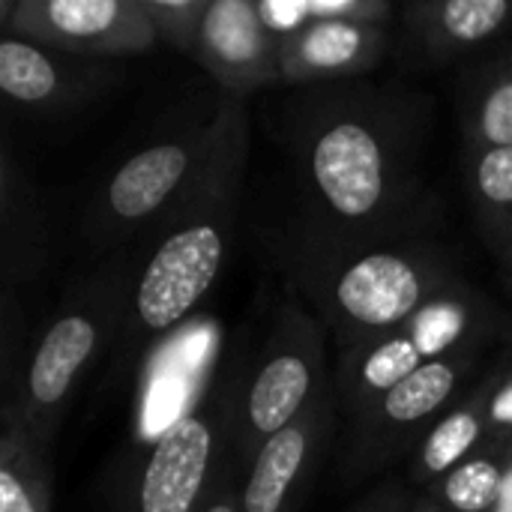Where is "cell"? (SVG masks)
Returning a JSON list of instances; mask_svg holds the SVG:
<instances>
[{
  "instance_id": "1",
  "label": "cell",
  "mask_w": 512,
  "mask_h": 512,
  "mask_svg": "<svg viewBox=\"0 0 512 512\" xmlns=\"http://www.w3.org/2000/svg\"><path fill=\"white\" fill-rule=\"evenodd\" d=\"M429 93L402 81L294 87L276 132L297 189L294 249H354L432 237Z\"/></svg>"
},
{
  "instance_id": "10",
  "label": "cell",
  "mask_w": 512,
  "mask_h": 512,
  "mask_svg": "<svg viewBox=\"0 0 512 512\" xmlns=\"http://www.w3.org/2000/svg\"><path fill=\"white\" fill-rule=\"evenodd\" d=\"M510 33L512 0H414L396 12L393 51L402 66L441 72Z\"/></svg>"
},
{
  "instance_id": "28",
  "label": "cell",
  "mask_w": 512,
  "mask_h": 512,
  "mask_svg": "<svg viewBox=\"0 0 512 512\" xmlns=\"http://www.w3.org/2000/svg\"><path fill=\"white\" fill-rule=\"evenodd\" d=\"M408 512H447V510H444V504H441L432 492H423V495H417V498L411 501V510Z\"/></svg>"
},
{
  "instance_id": "16",
  "label": "cell",
  "mask_w": 512,
  "mask_h": 512,
  "mask_svg": "<svg viewBox=\"0 0 512 512\" xmlns=\"http://www.w3.org/2000/svg\"><path fill=\"white\" fill-rule=\"evenodd\" d=\"M504 360L492 363L480 381L429 429V435L420 441V447L411 453L408 480L423 489L435 492L450 471H456L465 459H471L480 447L492 441L495 429V393L501 384Z\"/></svg>"
},
{
  "instance_id": "13",
  "label": "cell",
  "mask_w": 512,
  "mask_h": 512,
  "mask_svg": "<svg viewBox=\"0 0 512 512\" xmlns=\"http://www.w3.org/2000/svg\"><path fill=\"white\" fill-rule=\"evenodd\" d=\"M195 60L237 99L282 84L279 39L267 30L258 0H210Z\"/></svg>"
},
{
  "instance_id": "20",
  "label": "cell",
  "mask_w": 512,
  "mask_h": 512,
  "mask_svg": "<svg viewBox=\"0 0 512 512\" xmlns=\"http://www.w3.org/2000/svg\"><path fill=\"white\" fill-rule=\"evenodd\" d=\"M465 183L483 243L501 261L512 243V147L465 153Z\"/></svg>"
},
{
  "instance_id": "14",
  "label": "cell",
  "mask_w": 512,
  "mask_h": 512,
  "mask_svg": "<svg viewBox=\"0 0 512 512\" xmlns=\"http://www.w3.org/2000/svg\"><path fill=\"white\" fill-rule=\"evenodd\" d=\"M396 24L363 21H309L297 33L279 39L282 84L315 87L372 75L393 54Z\"/></svg>"
},
{
  "instance_id": "25",
  "label": "cell",
  "mask_w": 512,
  "mask_h": 512,
  "mask_svg": "<svg viewBox=\"0 0 512 512\" xmlns=\"http://www.w3.org/2000/svg\"><path fill=\"white\" fill-rule=\"evenodd\" d=\"M240 477L234 474V468L225 462L222 474L213 486V492L207 495V504L201 512H240Z\"/></svg>"
},
{
  "instance_id": "15",
  "label": "cell",
  "mask_w": 512,
  "mask_h": 512,
  "mask_svg": "<svg viewBox=\"0 0 512 512\" xmlns=\"http://www.w3.org/2000/svg\"><path fill=\"white\" fill-rule=\"evenodd\" d=\"M57 219L48 192L0 150V288L18 291L39 282L57 261Z\"/></svg>"
},
{
  "instance_id": "8",
  "label": "cell",
  "mask_w": 512,
  "mask_h": 512,
  "mask_svg": "<svg viewBox=\"0 0 512 512\" xmlns=\"http://www.w3.org/2000/svg\"><path fill=\"white\" fill-rule=\"evenodd\" d=\"M225 453L228 393L222 372H216L198 402L144 444L114 512H201L222 474Z\"/></svg>"
},
{
  "instance_id": "19",
  "label": "cell",
  "mask_w": 512,
  "mask_h": 512,
  "mask_svg": "<svg viewBox=\"0 0 512 512\" xmlns=\"http://www.w3.org/2000/svg\"><path fill=\"white\" fill-rule=\"evenodd\" d=\"M51 453L18 423L0 417V512H51Z\"/></svg>"
},
{
  "instance_id": "27",
  "label": "cell",
  "mask_w": 512,
  "mask_h": 512,
  "mask_svg": "<svg viewBox=\"0 0 512 512\" xmlns=\"http://www.w3.org/2000/svg\"><path fill=\"white\" fill-rule=\"evenodd\" d=\"M492 512H512V450L510 462H507V474H504V486H501V495H498V504Z\"/></svg>"
},
{
  "instance_id": "9",
  "label": "cell",
  "mask_w": 512,
  "mask_h": 512,
  "mask_svg": "<svg viewBox=\"0 0 512 512\" xmlns=\"http://www.w3.org/2000/svg\"><path fill=\"white\" fill-rule=\"evenodd\" d=\"M0 18L6 33L87 60L117 63L159 48L141 0H3Z\"/></svg>"
},
{
  "instance_id": "26",
  "label": "cell",
  "mask_w": 512,
  "mask_h": 512,
  "mask_svg": "<svg viewBox=\"0 0 512 512\" xmlns=\"http://www.w3.org/2000/svg\"><path fill=\"white\" fill-rule=\"evenodd\" d=\"M492 417H495V429L512 432V363H504L501 384H498V393H495Z\"/></svg>"
},
{
  "instance_id": "7",
  "label": "cell",
  "mask_w": 512,
  "mask_h": 512,
  "mask_svg": "<svg viewBox=\"0 0 512 512\" xmlns=\"http://www.w3.org/2000/svg\"><path fill=\"white\" fill-rule=\"evenodd\" d=\"M489 345H468L423 363L375 405L345 423L342 477L363 480L414 453L429 429L480 381Z\"/></svg>"
},
{
  "instance_id": "5",
  "label": "cell",
  "mask_w": 512,
  "mask_h": 512,
  "mask_svg": "<svg viewBox=\"0 0 512 512\" xmlns=\"http://www.w3.org/2000/svg\"><path fill=\"white\" fill-rule=\"evenodd\" d=\"M327 330L315 312L291 294L276 309L255 360L237 354L222 369L228 393L225 462L243 480L258 450L333 396Z\"/></svg>"
},
{
  "instance_id": "6",
  "label": "cell",
  "mask_w": 512,
  "mask_h": 512,
  "mask_svg": "<svg viewBox=\"0 0 512 512\" xmlns=\"http://www.w3.org/2000/svg\"><path fill=\"white\" fill-rule=\"evenodd\" d=\"M219 141V111L174 135L156 138L114 162L87 192L78 222V252L87 264L147 246L195 186Z\"/></svg>"
},
{
  "instance_id": "11",
  "label": "cell",
  "mask_w": 512,
  "mask_h": 512,
  "mask_svg": "<svg viewBox=\"0 0 512 512\" xmlns=\"http://www.w3.org/2000/svg\"><path fill=\"white\" fill-rule=\"evenodd\" d=\"M123 84L114 60L72 57L24 36H0V90L9 102L33 111H81Z\"/></svg>"
},
{
  "instance_id": "29",
  "label": "cell",
  "mask_w": 512,
  "mask_h": 512,
  "mask_svg": "<svg viewBox=\"0 0 512 512\" xmlns=\"http://www.w3.org/2000/svg\"><path fill=\"white\" fill-rule=\"evenodd\" d=\"M501 267H504V273H507V282L512 285V243L510 249H507V255L501 258Z\"/></svg>"
},
{
  "instance_id": "22",
  "label": "cell",
  "mask_w": 512,
  "mask_h": 512,
  "mask_svg": "<svg viewBox=\"0 0 512 512\" xmlns=\"http://www.w3.org/2000/svg\"><path fill=\"white\" fill-rule=\"evenodd\" d=\"M27 321L18 303V291H3L0 300V411H12L30 360Z\"/></svg>"
},
{
  "instance_id": "4",
  "label": "cell",
  "mask_w": 512,
  "mask_h": 512,
  "mask_svg": "<svg viewBox=\"0 0 512 512\" xmlns=\"http://www.w3.org/2000/svg\"><path fill=\"white\" fill-rule=\"evenodd\" d=\"M141 267L144 246H129L90 264V270L63 291L33 342L18 402L12 411H0V417L18 420L48 453L84 372L114 351Z\"/></svg>"
},
{
  "instance_id": "17",
  "label": "cell",
  "mask_w": 512,
  "mask_h": 512,
  "mask_svg": "<svg viewBox=\"0 0 512 512\" xmlns=\"http://www.w3.org/2000/svg\"><path fill=\"white\" fill-rule=\"evenodd\" d=\"M453 108L465 153L512 147V39L483 48L456 69Z\"/></svg>"
},
{
  "instance_id": "18",
  "label": "cell",
  "mask_w": 512,
  "mask_h": 512,
  "mask_svg": "<svg viewBox=\"0 0 512 512\" xmlns=\"http://www.w3.org/2000/svg\"><path fill=\"white\" fill-rule=\"evenodd\" d=\"M423 363L429 360L423 357L408 327L339 351L333 363V396L339 405V417L345 423L354 420L384 393L414 375Z\"/></svg>"
},
{
  "instance_id": "3",
  "label": "cell",
  "mask_w": 512,
  "mask_h": 512,
  "mask_svg": "<svg viewBox=\"0 0 512 512\" xmlns=\"http://www.w3.org/2000/svg\"><path fill=\"white\" fill-rule=\"evenodd\" d=\"M294 294L339 351L408 327L429 303L468 288L462 261L432 237L354 249H294Z\"/></svg>"
},
{
  "instance_id": "24",
  "label": "cell",
  "mask_w": 512,
  "mask_h": 512,
  "mask_svg": "<svg viewBox=\"0 0 512 512\" xmlns=\"http://www.w3.org/2000/svg\"><path fill=\"white\" fill-rule=\"evenodd\" d=\"M411 492L408 483L390 477L387 483H378L369 495H363L348 512H408L411 510Z\"/></svg>"
},
{
  "instance_id": "2",
  "label": "cell",
  "mask_w": 512,
  "mask_h": 512,
  "mask_svg": "<svg viewBox=\"0 0 512 512\" xmlns=\"http://www.w3.org/2000/svg\"><path fill=\"white\" fill-rule=\"evenodd\" d=\"M216 111L219 141L210 159L171 219L144 246V267L132 285L126 324L111 351L114 372L144 360L180 330L225 270L243 201L249 111L237 96H222Z\"/></svg>"
},
{
  "instance_id": "21",
  "label": "cell",
  "mask_w": 512,
  "mask_h": 512,
  "mask_svg": "<svg viewBox=\"0 0 512 512\" xmlns=\"http://www.w3.org/2000/svg\"><path fill=\"white\" fill-rule=\"evenodd\" d=\"M510 450L512 432L498 429L492 441L465 459L456 471H450L432 495L447 512H492L504 486Z\"/></svg>"
},
{
  "instance_id": "23",
  "label": "cell",
  "mask_w": 512,
  "mask_h": 512,
  "mask_svg": "<svg viewBox=\"0 0 512 512\" xmlns=\"http://www.w3.org/2000/svg\"><path fill=\"white\" fill-rule=\"evenodd\" d=\"M141 6L156 27L159 42H168L171 48L195 57L210 0H141Z\"/></svg>"
},
{
  "instance_id": "12",
  "label": "cell",
  "mask_w": 512,
  "mask_h": 512,
  "mask_svg": "<svg viewBox=\"0 0 512 512\" xmlns=\"http://www.w3.org/2000/svg\"><path fill=\"white\" fill-rule=\"evenodd\" d=\"M336 420V396H327L297 423L273 435L246 468L240 512H303L327 459Z\"/></svg>"
}]
</instances>
